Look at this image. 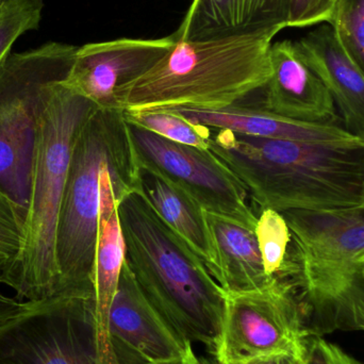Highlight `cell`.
I'll return each mask as SVG.
<instances>
[{
    "label": "cell",
    "mask_w": 364,
    "mask_h": 364,
    "mask_svg": "<svg viewBox=\"0 0 364 364\" xmlns=\"http://www.w3.org/2000/svg\"><path fill=\"white\" fill-rule=\"evenodd\" d=\"M23 226L14 203L0 191V277L12 267L21 250Z\"/></svg>",
    "instance_id": "cell-22"
},
{
    "label": "cell",
    "mask_w": 364,
    "mask_h": 364,
    "mask_svg": "<svg viewBox=\"0 0 364 364\" xmlns=\"http://www.w3.org/2000/svg\"><path fill=\"white\" fill-rule=\"evenodd\" d=\"M197 364H205V363H201V361L199 360V359H198V363H197Z\"/></svg>",
    "instance_id": "cell-29"
},
{
    "label": "cell",
    "mask_w": 364,
    "mask_h": 364,
    "mask_svg": "<svg viewBox=\"0 0 364 364\" xmlns=\"http://www.w3.org/2000/svg\"><path fill=\"white\" fill-rule=\"evenodd\" d=\"M23 306V301L10 297L0 291V325L12 318Z\"/></svg>",
    "instance_id": "cell-25"
},
{
    "label": "cell",
    "mask_w": 364,
    "mask_h": 364,
    "mask_svg": "<svg viewBox=\"0 0 364 364\" xmlns=\"http://www.w3.org/2000/svg\"><path fill=\"white\" fill-rule=\"evenodd\" d=\"M78 47L47 42L11 53L0 64V191L25 220L38 114L53 85L64 80Z\"/></svg>",
    "instance_id": "cell-6"
},
{
    "label": "cell",
    "mask_w": 364,
    "mask_h": 364,
    "mask_svg": "<svg viewBox=\"0 0 364 364\" xmlns=\"http://www.w3.org/2000/svg\"><path fill=\"white\" fill-rule=\"evenodd\" d=\"M126 122L140 168L186 191L205 211L256 228L258 213L248 203L247 191L212 151L172 142Z\"/></svg>",
    "instance_id": "cell-9"
},
{
    "label": "cell",
    "mask_w": 364,
    "mask_h": 364,
    "mask_svg": "<svg viewBox=\"0 0 364 364\" xmlns=\"http://www.w3.org/2000/svg\"><path fill=\"white\" fill-rule=\"evenodd\" d=\"M117 211L125 260L143 294L184 341L213 354L226 304L222 287L140 191L122 199Z\"/></svg>",
    "instance_id": "cell-2"
},
{
    "label": "cell",
    "mask_w": 364,
    "mask_h": 364,
    "mask_svg": "<svg viewBox=\"0 0 364 364\" xmlns=\"http://www.w3.org/2000/svg\"><path fill=\"white\" fill-rule=\"evenodd\" d=\"M294 43L339 106L346 129L364 140V75L344 50L333 26H320Z\"/></svg>",
    "instance_id": "cell-14"
},
{
    "label": "cell",
    "mask_w": 364,
    "mask_h": 364,
    "mask_svg": "<svg viewBox=\"0 0 364 364\" xmlns=\"http://www.w3.org/2000/svg\"><path fill=\"white\" fill-rule=\"evenodd\" d=\"M43 9L44 0L0 1V64L11 55L19 36L40 28Z\"/></svg>",
    "instance_id": "cell-20"
},
{
    "label": "cell",
    "mask_w": 364,
    "mask_h": 364,
    "mask_svg": "<svg viewBox=\"0 0 364 364\" xmlns=\"http://www.w3.org/2000/svg\"><path fill=\"white\" fill-rule=\"evenodd\" d=\"M205 214L214 254L208 269L225 293L247 292L271 284L276 277L265 272L255 228L218 214Z\"/></svg>",
    "instance_id": "cell-16"
},
{
    "label": "cell",
    "mask_w": 364,
    "mask_h": 364,
    "mask_svg": "<svg viewBox=\"0 0 364 364\" xmlns=\"http://www.w3.org/2000/svg\"><path fill=\"white\" fill-rule=\"evenodd\" d=\"M301 364H363L336 344L318 336H308Z\"/></svg>",
    "instance_id": "cell-24"
},
{
    "label": "cell",
    "mask_w": 364,
    "mask_h": 364,
    "mask_svg": "<svg viewBox=\"0 0 364 364\" xmlns=\"http://www.w3.org/2000/svg\"><path fill=\"white\" fill-rule=\"evenodd\" d=\"M240 364H301V360L294 355L276 354L252 359Z\"/></svg>",
    "instance_id": "cell-26"
},
{
    "label": "cell",
    "mask_w": 364,
    "mask_h": 364,
    "mask_svg": "<svg viewBox=\"0 0 364 364\" xmlns=\"http://www.w3.org/2000/svg\"><path fill=\"white\" fill-rule=\"evenodd\" d=\"M177 42L174 33L161 38H119L78 47L62 82L102 110H123L128 90L151 70Z\"/></svg>",
    "instance_id": "cell-10"
},
{
    "label": "cell",
    "mask_w": 364,
    "mask_h": 364,
    "mask_svg": "<svg viewBox=\"0 0 364 364\" xmlns=\"http://www.w3.org/2000/svg\"><path fill=\"white\" fill-rule=\"evenodd\" d=\"M209 151L239 179L258 211H327L363 203L364 140H272L211 129Z\"/></svg>",
    "instance_id": "cell-1"
},
{
    "label": "cell",
    "mask_w": 364,
    "mask_h": 364,
    "mask_svg": "<svg viewBox=\"0 0 364 364\" xmlns=\"http://www.w3.org/2000/svg\"><path fill=\"white\" fill-rule=\"evenodd\" d=\"M124 115L127 121L172 142L200 149H209L211 134L209 127L192 123L170 111H124Z\"/></svg>",
    "instance_id": "cell-19"
},
{
    "label": "cell",
    "mask_w": 364,
    "mask_h": 364,
    "mask_svg": "<svg viewBox=\"0 0 364 364\" xmlns=\"http://www.w3.org/2000/svg\"><path fill=\"white\" fill-rule=\"evenodd\" d=\"M111 343L122 344L149 363L188 356V343L166 323L139 288L127 262L109 312Z\"/></svg>",
    "instance_id": "cell-11"
},
{
    "label": "cell",
    "mask_w": 364,
    "mask_h": 364,
    "mask_svg": "<svg viewBox=\"0 0 364 364\" xmlns=\"http://www.w3.org/2000/svg\"><path fill=\"white\" fill-rule=\"evenodd\" d=\"M1 364H102L93 296L60 292L23 301L0 325Z\"/></svg>",
    "instance_id": "cell-7"
},
{
    "label": "cell",
    "mask_w": 364,
    "mask_h": 364,
    "mask_svg": "<svg viewBox=\"0 0 364 364\" xmlns=\"http://www.w3.org/2000/svg\"><path fill=\"white\" fill-rule=\"evenodd\" d=\"M276 32L178 41L126 93L128 112L195 108L218 110L261 91L272 76Z\"/></svg>",
    "instance_id": "cell-4"
},
{
    "label": "cell",
    "mask_w": 364,
    "mask_h": 364,
    "mask_svg": "<svg viewBox=\"0 0 364 364\" xmlns=\"http://www.w3.org/2000/svg\"><path fill=\"white\" fill-rule=\"evenodd\" d=\"M255 232L267 275L288 279L292 235L286 218L276 210H261Z\"/></svg>",
    "instance_id": "cell-18"
},
{
    "label": "cell",
    "mask_w": 364,
    "mask_h": 364,
    "mask_svg": "<svg viewBox=\"0 0 364 364\" xmlns=\"http://www.w3.org/2000/svg\"><path fill=\"white\" fill-rule=\"evenodd\" d=\"M198 358L195 356L193 350L188 353V356L181 359H173V360L161 361V363H149V364H197Z\"/></svg>",
    "instance_id": "cell-27"
},
{
    "label": "cell",
    "mask_w": 364,
    "mask_h": 364,
    "mask_svg": "<svg viewBox=\"0 0 364 364\" xmlns=\"http://www.w3.org/2000/svg\"><path fill=\"white\" fill-rule=\"evenodd\" d=\"M331 25L344 50L364 75V0H339Z\"/></svg>",
    "instance_id": "cell-21"
},
{
    "label": "cell",
    "mask_w": 364,
    "mask_h": 364,
    "mask_svg": "<svg viewBox=\"0 0 364 364\" xmlns=\"http://www.w3.org/2000/svg\"><path fill=\"white\" fill-rule=\"evenodd\" d=\"M339 0H287L288 27L305 28L326 23L331 25Z\"/></svg>",
    "instance_id": "cell-23"
},
{
    "label": "cell",
    "mask_w": 364,
    "mask_h": 364,
    "mask_svg": "<svg viewBox=\"0 0 364 364\" xmlns=\"http://www.w3.org/2000/svg\"><path fill=\"white\" fill-rule=\"evenodd\" d=\"M305 314L290 280L276 277L265 288L226 293L220 340L213 355L220 364L291 354L303 360Z\"/></svg>",
    "instance_id": "cell-8"
},
{
    "label": "cell",
    "mask_w": 364,
    "mask_h": 364,
    "mask_svg": "<svg viewBox=\"0 0 364 364\" xmlns=\"http://www.w3.org/2000/svg\"><path fill=\"white\" fill-rule=\"evenodd\" d=\"M62 81L53 85L38 114L21 247L0 277V284L12 289L21 301L60 292L55 240L62 199L77 134L98 109Z\"/></svg>",
    "instance_id": "cell-3"
},
{
    "label": "cell",
    "mask_w": 364,
    "mask_h": 364,
    "mask_svg": "<svg viewBox=\"0 0 364 364\" xmlns=\"http://www.w3.org/2000/svg\"><path fill=\"white\" fill-rule=\"evenodd\" d=\"M363 274H364V267H363Z\"/></svg>",
    "instance_id": "cell-30"
},
{
    "label": "cell",
    "mask_w": 364,
    "mask_h": 364,
    "mask_svg": "<svg viewBox=\"0 0 364 364\" xmlns=\"http://www.w3.org/2000/svg\"><path fill=\"white\" fill-rule=\"evenodd\" d=\"M0 364H1V363H0Z\"/></svg>",
    "instance_id": "cell-32"
},
{
    "label": "cell",
    "mask_w": 364,
    "mask_h": 364,
    "mask_svg": "<svg viewBox=\"0 0 364 364\" xmlns=\"http://www.w3.org/2000/svg\"><path fill=\"white\" fill-rule=\"evenodd\" d=\"M288 27L287 0H193L174 32L178 41L278 32Z\"/></svg>",
    "instance_id": "cell-13"
},
{
    "label": "cell",
    "mask_w": 364,
    "mask_h": 364,
    "mask_svg": "<svg viewBox=\"0 0 364 364\" xmlns=\"http://www.w3.org/2000/svg\"><path fill=\"white\" fill-rule=\"evenodd\" d=\"M130 151L124 110L97 109L77 134L55 240L60 292L94 297L100 178L107 166Z\"/></svg>",
    "instance_id": "cell-5"
},
{
    "label": "cell",
    "mask_w": 364,
    "mask_h": 364,
    "mask_svg": "<svg viewBox=\"0 0 364 364\" xmlns=\"http://www.w3.org/2000/svg\"><path fill=\"white\" fill-rule=\"evenodd\" d=\"M359 207H360V209L363 210V211L364 212V193H363V203H361L360 205H359Z\"/></svg>",
    "instance_id": "cell-28"
},
{
    "label": "cell",
    "mask_w": 364,
    "mask_h": 364,
    "mask_svg": "<svg viewBox=\"0 0 364 364\" xmlns=\"http://www.w3.org/2000/svg\"><path fill=\"white\" fill-rule=\"evenodd\" d=\"M140 188L160 218L205 262L213 263V247L205 210L190 194L146 168H140Z\"/></svg>",
    "instance_id": "cell-17"
},
{
    "label": "cell",
    "mask_w": 364,
    "mask_h": 364,
    "mask_svg": "<svg viewBox=\"0 0 364 364\" xmlns=\"http://www.w3.org/2000/svg\"><path fill=\"white\" fill-rule=\"evenodd\" d=\"M272 76L262 91V108L308 123H335V102L320 77L299 55L294 42L269 49Z\"/></svg>",
    "instance_id": "cell-12"
},
{
    "label": "cell",
    "mask_w": 364,
    "mask_h": 364,
    "mask_svg": "<svg viewBox=\"0 0 364 364\" xmlns=\"http://www.w3.org/2000/svg\"><path fill=\"white\" fill-rule=\"evenodd\" d=\"M0 1H1V0H0Z\"/></svg>",
    "instance_id": "cell-31"
},
{
    "label": "cell",
    "mask_w": 364,
    "mask_h": 364,
    "mask_svg": "<svg viewBox=\"0 0 364 364\" xmlns=\"http://www.w3.org/2000/svg\"><path fill=\"white\" fill-rule=\"evenodd\" d=\"M188 121L211 129H225L244 136L272 140L355 142L361 140L336 123H308L280 117L264 108L233 105L218 110L168 109Z\"/></svg>",
    "instance_id": "cell-15"
}]
</instances>
